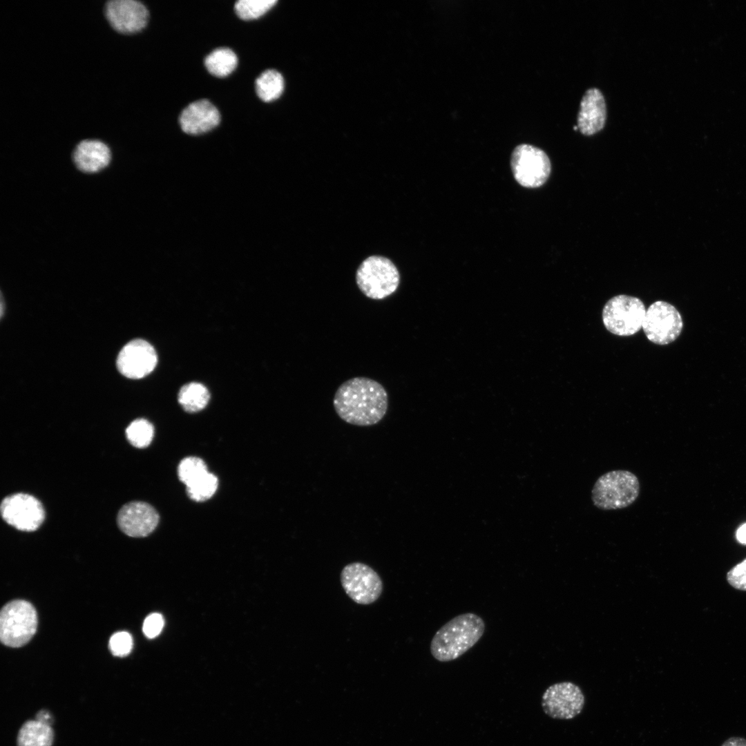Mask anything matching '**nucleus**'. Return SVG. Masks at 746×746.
<instances>
[{
  "instance_id": "nucleus-17",
  "label": "nucleus",
  "mask_w": 746,
  "mask_h": 746,
  "mask_svg": "<svg viewBox=\"0 0 746 746\" xmlns=\"http://www.w3.org/2000/svg\"><path fill=\"white\" fill-rule=\"evenodd\" d=\"M109 147L98 140H84L75 146L73 159L76 166L86 173H95L105 168L110 162Z\"/></svg>"
},
{
  "instance_id": "nucleus-23",
  "label": "nucleus",
  "mask_w": 746,
  "mask_h": 746,
  "mask_svg": "<svg viewBox=\"0 0 746 746\" xmlns=\"http://www.w3.org/2000/svg\"><path fill=\"white\" fill-rule=\"evenodd\" d=\"M218 481L216 475L209 471L186 486L189 497L195 501H204L210 499L216 492Z\"/></svg>"
},
{
  "instance_id": "nucleus-8",
  "label": "nucleus",
  "mask_w": 746,
  "mask_h": 746,
  "mask_svg": "<svg viewBox=\"0 0 746 746\" xmlns=\"http://www.w3.org/2000/svg\"><path fill=\"white\" fill-rule=\"evenodd\" d=\"M682 327L680 314L667 302L656 301L646 310L642 329L647 338L655 344L672 343L679 336Z\"/></svg>"
},
{
  "instance_id": "nucleus-2",
  "label": "nucleus",
  "mask_w": 746,
  "mask_h": 746,
  "mask_svg": "<svg viewBox=\"0 0 746 746\" xmlns=\"http://www.w3.org/2000/svg\"><path fill=\"white\" fill-rule=\"evenodd\" d=\"M485 622L474 613H461L443 624L430 642V652L439 662L452 661L471 649L482 637Z\"/></svg>"
},
{
  "instance_id": "nucleus-27",
  "label": "nucleus",
  "mask_w": 746,
  "mask_h": 746,
  "mask_svg": "<svg viewBox=\"0 0 746 746\" xmlns=\"http://www.w3.org/2000/svg\"><path fill=\"white\" fill-rule=\"evenodd\" d=\"M727 582L734 589L746 591V558L727 573Z\"/></svg>"
},
{
  "instance_id": "nucleus-29",
  "label": "nucleus",
  "mask_w": 746,
  "mask_h": 746,
  "mask_svg": "<svg viewBox=\"0 0 746 746\" xmlns=\"http://www.w3.org/2000/svg\"><path fill=\"white\" fill-rule=\"evenodd\" d=\"M721 746H746V739L741 737H731L727 739Z\"/></svg>"
},
{
  "instance_id": "nucleus-21",
  "label": "nucleus",
  "mask_w": 746,
  "mask_h": 746,
  "mask_svg": "<svg viewBox=\"0 0 746 746\" xmlns=\"http://www.w3.org/2000/svg\"><path fill=\"white\" fill-rule=\"evenodd\" d=\"M283 89V77L275 70L264 71L256 80V93L265 102L278 99Z\"/></svg>"
},
{
  "instance_id": "nucleus-9",
  "label": "nucleus",
  "mask_w": 746,
  "mask_h": 746,
  "mask_svg": "<svg viewBox=\"0 0 746 746\" xmlns=\"http://www.w3.org/2000/svg\"><path fill=\"white\" fill-rule=\"evenodd\" d=\"M341 582L348 597L359 604L373 603L379 597L383 589V583L377 573L361 562L346 565L341 573Z\"/></svg>"
},
{
  "instance_id": "nucleus-11",
  "label": "nucleus",
  "mask_w": 746,
  "mask_h": 746,
  "mask_svg": "<svg viewBox=\"0 0 746 746\" xmlns=\"http://www.w3.org/2000/svg\"><path fill=\"white\" fill-rule=\"evenodd\" d=\"M581 689L571 682H561L548 687L542 697L544 713L555 719L568 720L580 714L584 705Z\"/></svg>"
},
{
  "instance_id": "nucleus-16",
  "label": "nucleus",
  "mask_w": 746,
  "mask_h": 746,
  "mask_svg": "<svg viewBox=\"0 0 746 746\" xmlns=\"http://www.w3.org/2000/svg\"><path fill=\"white\" fill-rule=\"evenodd\" d=\"M220 119L216 107L209 101L201 99L190 104L182 111L179 122L184 133L199 135L215 128Z\"/></svg>"
},
{
  "instance_id": "nucleus-14",
  "label": "nucleus",
  "mask_w": 746,
  "mask_h": 746,
  "mask_svg": "<svg viewBox=\"0 0 746 746\" xmlns=\"http://www.w3.org/2000/svg\"><path fill=\"white\" fill-rule=\"evenodd\" d=\"M157 510L143 501H131L119 510L117 523L119 529L133 537H142L151 534L159 522Z\"/></svg>"
},
{
  "instance_id": "nucleus-26",
  "label": "nucleus",
  "mask_w": 746,
  "mask_h": 746,
  "mask_svg": "<svg viewBox=\"0 0 746 746\" xmlns=\"http://www.w3.org/2000/svg\"><path fill=\"white\" fill-rule=\"evenodd\" d=\"M133 644V638L129 633L119 631L111 637L108 647L113 656L124 657L131 653Z\"/></svg>"
},
{
  "instance_id": "nucleus-3",
  "label": "nucleus",
  "mask_w": 746,
  "mask_h": 746,
  "mask_svg": "<svg viewBox=\"0 0 746 746\" xmlns=\"http://www.w3.org/2000/svg\"><path fill=\"white\" fill-rule=\"evenodd\" d=\"M640 494V483L633 472L616 470L604 473L595 481L591 498L595 507L602 510L624 508L631 505Z\"/></svg>"
},
{
  "instance_id": "nucleus-7",
  "label": "nucleus",
  "mask_w": 746,
  "mask_h": 746,
  "mask_svg": "<svg viewBox=\"0 0 746 746\" xmlns=\"http://www.w3.org/2000/svg\"><path fill=\"white\" fill-rule=\"evenodd\" d=\"M510 166L515 180L522 186L537 188L548 180L551 164L547 154L539 148L523 144L511 154Z\"/></svg>"
},
{
  "instance_id": "nucleus-12",
  "label": "nucleus",
  "mask_w": 746,
  "mask_h": 746,
  "mask_svg": "<svg viewBox=\"0 0 746 746\" xmlns=\"http://www.w3.org/2000/svg\"><path fill=\"white\" fill-rule=\"evenodd\" d=\"M104 15L111 27L117 32L131 35L140 32L149 21V11L135 0H111L106 3Z\"/></svg>"
},
{
  "instance_id": "nucleus-18",
  "label": "nucleus",
  "mask_w": 746,
  "mask_h": 746,
  "mask_svg": "<svg viewBox=\"0 0 746 746\" xmlns=\"http://www.w3.org/2000/svg\"><path fill=\"white\" fill-rule=\"evenodd\" d=\"M53 731L50 725L37 720L26 722L17 736L18 746H51Z\"/></svg>"
},
{
  "instance_id": "nucleus-10",
  "label": "nucleus",
  "mask_w": 746,
  "mask_h": 746,
  "mask_svg": "<svg viewBox=\"0 0 746 746\" xmlns=\"http://www.w3.org/2000/svg\"><path fill=\"white\" fill-rule=\"evenodd\" d=\"M0 510L3 520L22 531H34L44 522L45 511L41 503L26 493H15L1 501Z\"/></svg>"
},
{
  "instance_id": "nucleus-30",
  "label": "nucleus",
  "mask_w": 746,
  "mask_h": 746,
  "mask_svg": "<svg viewBox=\"0 0 746 746\" xmlns=\"http://www.w3.org/2000/svg\"><path fill=\"white\" fill-rule=\"evenodd\" d=\"M35 720L49 725H50L53 721L52 717L51 716L50 714L46 710H41L39 711L36 715Z\"/></svg>"
},
{
  "instance_id": "nucleus-31",
  "label": "nucleus",
  "mask_w": 746,
  "mask_h": 746,
  "mask_svg": "<svg viewBox=\"0 0 746 746\" xmlns=\"http://www.w3.org/2000/svg\"><path fill=\"white\" fill-rule=\"evenodd\" d=\"M736 538L739 542L746 544V524L742 525L736 532Z\"/></svg>"
},
{
  "instance_id": "nucleus-24",
  "label": "nucleus",
  "mask_w": 746,
  "mask_h": 746,
  "mask_svg": "<svg viewBox=\"0 0 746 746\" xmlns=\"http://www.w3.org/2000/svg\"><path fill=\"white\" fill-rule=\"evenodd\" d=\"M276 3V0H240L234 8L240 19L251 20L262 16Z\"/></svg>"
},
{
  "instance_id": "nucleus-25",
  "label": "nucleus",
  "mask_w": 746,
  "mask_h": 746,
  "mask_svg": "<svg viewBox=\"0 0 746 746\" xmlns=\"http://www.w3.org/2000/svg\"><path fill=\"white\" fill-rule=\"evenodd\" d=\"M207 472L208 470L204 461L196 457H188L183 459L178 467V477L186 486Z\"/></svg>"
},
{
  "instance_id": "nucleus-20",
  "label": "nucleus",
  "mask_w": 746,
  "mask_h": 746,
  "mask_svg": "<svg viewBox=\"0 0 746 746\" xmlns=\"http://www.w3.org/2000/svg\"><path fill=\"white\" fill-rule=\"evenodd\" d=\"M237 64L236 55L227 48H217L204 59V65L207 70L218 77L228 76L235 70Z\"/></svg>"
},
{
  "instance_id": "nucleus-19",
  "label": "nucleus",
  "mask_w": 746,
  "mask_h": 746,
  "mask_svg": "<svg viewBox=\"0 0 746 746\" xmlns=\"http://www.w3.org/2000/svg\"><path fill=\"white\" fill-rule=\"evenodd\" d=\"M209 398L207 388L197 382H191L183 385L178 396L179 403L188 412H196L204 408Z\"/></svg>"
},
{
  "instance_id": "nucleus-5",
  "label": "nucleus",
  "mask_w": 746,
  "mask_h": 746,
  "mask_svg": "<svg viewBox=\"0 0 746 746\" xmlns=\"http://www.w3.org/2000/svg\"><path fill=\"white\" fill-rule=\"evenodd\" d=\"M37 627V612L30 602L17 600L2 608L0 639L3 644L11 647H22L32 638Z\"/></svg>"
},
{
  "instance_id": "nucleus-15",
  "label": "nucleus",
  "mask_w": 746,
  "mask_h": 746,
  "mask_svg": "<svg viewBox=\"0 0 746 746\" xmlns=\"http://www.w3.org/2000/svg\"><path fill=\"white\" fill-rule=\"evenodd\" d=\"M606 108L600 89L590 88L584 94L577 115V128L586 135L600 131L604 126Z\"/></svg>"
},
{
  "instance_id": "nucleus-13",
  "label": "nucleus",
  "mask_w": 746,
  "mask_h": 746,
  "mask_svg": "<svg viewBox=\"0 0 746 746\" xmlns=\"http://www.w3.org/2000/svg\"><path fill=\"white\" fill-rule=\"evenodd\" d=\"M157 361L153 347L143 339H135L121 350L117 356V366L124 376L138 379L150 374Z\"/></svg>"
},
{
  "instance_id": "nucleus-28",
  "label": "nucleus",
  "mask_w": 746,
  "mask_h": 746,
  "mask_svg": "<svg viewBox=\"0 0 746 746\" xmlns=\"http://www.w3.org/2000/svg\"><path fill=\"white\" fill-rule=\"evenodd\" d=\"M164 624V618L161 614L151 613L145 618L143 622V633L148 638H154L161 633Z\"/></svg>"
},
{
  "instance_id": "nucleus-6",
  "label": "nucleus",
  "mask_w": 746,
  "mask_h": 746,
  "mask_svg": "<svg viewBox=\"0 0 746 746\" xmlns=\"http://www.w3.org/2000/svg\"><path fill=\"white\" fill-rule=\"evenodd\" d=\"M645 313L644 305L640 298L620 294L606 303L602 309V321L611 333L629 336L642 328Z\"/></svg>"
},
{
  "instance_id": "nucleus-22",
  "label": "nucleus",
  "mask_w": 746,
  "mask_h": 746,
  "mask_svg": "<svg viewBox=\"0 0 746 746\" xmlns=\"http://www.w3.org/2000/svg\"><path fill=\"white\" fill-rule=\"evenodd\" d=\"M126 436L127 440L134 447L145 448L153 440L154 428L149 421L144 419H135L126 429Z\"/></svg>"
},
{
  "instance_id": "nucleus-4",
  "label": "nucleus",
  "mask_w": 746,
  "mask_h": 746,
  "mask_svg": "<svg viewBox=\"0 0 746 746\" xmlns=\"http://www.w3.org/2000/svg\"><path fill=\"white\" fill-rule=\"evenodd\" d=\"M356 282L367 298L382 300L394 294L400 283V275L394 263L378 256H370L359 265Z\"/></svg>"
},
{
  "instance_id": "nucleus-1",
  "label": "nucleus",
  "mask_w": 746,
  "mask_h": 746,
  "mask_svg": "<svg viewBox=\"0 0 746 746\" xmlns=\"http://www.w3.org/2000/svg\"><path fill=\"white\" fill-rule=\"evenodd\" d=\"M333 405L337 415L345 422L358 426L378 423L388 408V395L378 381L356 376L343 382L336 390Z\"/></svg>"
}]
</instances>
